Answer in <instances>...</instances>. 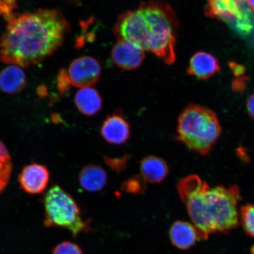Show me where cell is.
Instances as JSON below:
<instances>
[{"label":"cell","mask_w":254,"mask_h":254,"mask_svg":"<svg viewBox=\"0 0 254 254\" xmlns=\"http://www.w3.org/2000/svg\"><path fill=\"white\" fill-rule=\"evenodd\" d=\"M140 171L146 183L160 184L168 176L169 167L163 159L150 155L141 160Z\"/></svg>","instance_id":"4fadbf2b"},{"label":"cell","mask_w":254,"mask_h":254,"mask_svg":"<svg viewBox=\"0 0 254 254\" xmlns=\"http://www.w3.org/2000/svg\"><path fill=\"white\" fill-rule=\"evenodd\" d=\"M205 14L225 22L238 33L248 36L254 30V15L243 0H208Z\"/></svg>","instance_id":"8992f818"},{"label":"cell","mask_w":254,"mask_h":254,"mask_svg":"<svg viewBox=\"0 0 254 254\" xmlns=\"http://www.w3.org/2000/svg\"><path fill=\"white\" fill-rule=\"evenodd\" d=\"M101 134L111 144L123 145L128 140L131 130L122 111L117 110L108 116L101 126Z\"/></svg>","instance_id":"9c48e42d"},{"label":"cell","mask_w":254,"mask_h":254,"mask_svg":"<svg viewBox=\"0 0 254 254\" xmlns=\"http://www.w3.org/2000/svg\"><path fill=\"white\" fill-rule=\"evenodd\" d=\"M230 68L232 72L236 76H241L244 75L246 72V69L244 66L234 62H231L229 64Z\"/></svg>","instance_id":"cb8c5ba5"},{"label":"cell","mask_w":254,"mask_h":254,"mask_svg":"<svg viewBox=\"0 0 254 254\" xmlns=\"http://www.w3.org/2000/svg\"><path fill=\"white\" fill-rule=\"evenodd\" d=\"M111 58L118 67L131 70L142 64L145 58V52L129 41L118 40L111 51Z\"/></svg>","instance_id":"ba28073f"},{"label":"cell","mask_w":254,"mask_h":254,"mask_svg":"<svg viewBox=\"0 0 254 254\" xmlns=\"http://www.w3.org/2000/svg\"><path fill=\"white\" fill-rule=\"evenodd\" d=\"M57 86L62 95L65 94L71 87L65 69H62L57 77Z\"/></svg>","instance_id":"7402d4cb"},{"label":"cell","mask_w":254,"mask_h":254,"mask_svg":"<svg viewBox=\"0 0 254 254\" xmlns=\"http://www.w3.org/2000/svg\"><path fill=\"white\" fill-rule=\"evenodd\" d=\"M53 254H83V253L81 248L77 244L70 241H64L54 248Z\"/></svg>","instance_id":"ffe728a7"},{"label":"cell","mask_w":254,"mask_h":254,"mask_svg":"<svg viewBox=\"0 0 254 254\" xmlns=\"http://www.w3.org/2000/svg\"><path fill=\"white\" fill-rule=\"evenodd\" d=\"M105 158H106V163L109 164V166L117 172H120L125 167L128 157L126 156L119 159H111L106 157Z\"/></svg>","instance_id":"603a6c76"},{"label":"cell","mask_w":254,"mask_h":254,"mask_svg":"<svg viewBox=\"0 0 254 254\" xmlns=\"http://www.w3.org/2000/svg\"><path fill=\"white\" fill-rule=\"evenodd\" d=\"M246 106L249 116L251 118L254 120V93L248 98Z\"/></svg>","instance_id":"d4e9b609"},{"label":"cell","mask_w":254,"mask_h":254,"mask_svg":"<svg viewBox=\"0 0 254 254\" xmlns=\"http://www.w3.org/2000/svg\"><path fill=\"white\" fill-rule=\"evenodd\" d=\"M146 183L140 176H136L130 179L123 184L122 190L124 191L134 193V194H142L145 193Z\"/></svg>","instance_id":"d6986e66"},{"label":"cell","mask_w":254,"mask_h":254,"mask_svg":"<svg viewBox=\"0 0 254 254\" xmlns=\"http://www.w3.org/2000/svg\"><path fill=\"white\" fill-rule=\"evenodd\" d=\"M44 225L48 228H65L74 237L91 230L90 221L82 219L74 199L58 186L48 190L44 197Z\"/></svg>","instance_id":"5b68a950"},{"label":"cell","mask_w":254,"mask_h":254,"mask_svg":"<svg viewBox=\"0 0 254 254\" xmlns=\"http://www.w3.org/2000/svg\"><path fill=\"white\" fill-rule=\"evenodd\" d=\"M241 224L249 236L254 238V204H246L240 209Z\"/></svg>","instance_id":"ac0fdd59"},{"label":"cell","mask_w":254,"mask_h":254,"mask_svg":"<svg viewBox=\"0 0 254 254\" xmlns=\"http://www.w3.org/2000/svg\"><path fill=\"white\" fill-rule=\"evenodd\" d=\"M75 103L79 112L87 116H93L102 108L103 101L98 91L90 87L81 88L75 96Z\"/></svg>","instance_id":"2e32d148"},{"label":"cell","mask_w":254,"mask_h":254,"mask_svg":"<svg viewBox=\"0 0 254 254\" xmlns=\"http://www.w3.org/2000/svg\"><path fill=\"white\" fill-rule=\"evenodd\" d=\"M26 84V75L20 66L11 65L0 72V88L5 93H20Z\"/></svg>","instance_id":"9a60e30c"},{"label":"cell","mask_w":254,"mask_h":254,"mask_svg":"<svg viewBox=\"0 0 254 254\" xmlns=\"http://www.w3.org/2000/svg\"><path fill=\"white\" fill-rule=\"evenodd\" d=\"M220 71L217 58L205 52H197L190 59L187 72L200 79H207Z\"/></svg>","instance_id":"8fae6325"},{"label":"cell","mask_w":254,"mask_h":254,"mask_svg":"<svg viewBox=\"0 0 254 254\" xmlns=\"http://www.w3.org/2000/svg\"><path fill=\"white\" fill-rule=\"evenodd\" d=\"M170 238L173 245L181 250H187L200 240L194 225L186 221L174 222L170 229Z\"/></svg>","instance_id":"7c38bea8"},{"label":"cell","mask_w":254,"mask_h":254,"mask_svg":"<svg viewBox=\"0 0 254 254\" xmlns=\"http://www.w3.org/2000/svg\"><path fill=\"white\" fill-rule=\"evenodd\" d=\"M71 86L83 88L96 83L101 74L98 60L90 56H82L73 61L66 69Z\"/></svg>","instance_id":"52a82bcc"},{"label":"cell","mask_w":254,"mask_h":254,"mask_svg":"<svg viewBox=\"0 0 254 254\" xmlns=\"http://www.w3.org/2000/svg\"><path fill=\"white\" fill-rule=\"evenodd\" d=\"M221 131L220 122L214 111L190 104L179 117L176 138L190 150L206 155L220 138Z\"/></svg>","instance_id":"277c9868"},{"label":"cell","mask_w":254,"mask_h":254,"mask_svg":"<svg viewBox=\"0 0 254 254\" xmlns=\"http://www.w3.org/2000/svg\"><path fill=\"white\" fill-rule=\"evenodd\" d=\"M246 78L245 77L237 79L233 84L234 90L239 92H241V90H244L246 87Z\"/></svg>","instance_id":"484cf974"},{"label":"cell","mask_w":254,"mask_h":254,"mask_svg":"<svg viewBox=\"0 0 254 254\" xmlns=\"http://www.w3.org/2000/svg\"><path fill=\"white\" fill-rule=\"evenodd\" d=\"M79 184L82 189L90 192H97L106 187L108 181L106 171L97 165L89 164L81 171Z\"/></svg>","instance_id":"5bb4252c"},{"label":"cell","mask_w":254,"mask_h":254,"mask_svg":"<svg viewBox=\"0 0 254 254\" xmlns=\"http://www.w3.org/2000/svg\"><path fill=\"white\" fill-rule=\"evenodd\" d=\"M17 8L16 0H0V18L7 20Z\"/></svg>","instance_id":"44dd1931"},{"label":"cell","mask_w":254,"mask_h":254,"mask_svg":"<svg viewBox=\"0 0 254 254\" xmlns=\"http://www.w3.org/2000/svg\"><path fill=\"white\" fill-rule=\"evenodd\" d=\"M179 28V21L168 3L150 0L121 14L113 32L118 40L129 41L172 65L176 60Z\"/></svg>","instance_id":"7a4b0ae2"},{"label":"cell","mask_w":254,"mask_h":254,"mask_svg":"<svg viewBox=\"0 0 254 254\" xmlns=\"http://www.w3.org/2000/svg\"><path fill=\"white\" fill-rule=\"evenodd\" d=\"M50 174L43 165L32 164L25 166L19 176L21 187L30 194H39L46 189Z\"/></svg>","instance_id":"30bf717a"},{"label":"cell","mask_w":254,"mask_h":254,"mask_svg":"<svg viewBox=\"0 0 254 254\" xmlns=\"http://www.w3.org/2000/svg\"><path fill=\"white\" fill-rule=\"evenodd\" d=\"M0 36V60L20 67L34 66L52 56L62 45L70 25L56 9L15 12Z\"/></svg>","instance_id":"6da1fadb"},{"label":"cell","mask_w":254,"mask_h":254,"mask_svg":"<svg viewBox=\"0 0 254 254\" xmlns=\"http://www.w3.org/2000/svg\"><path fill=\"white\" fill-rule=\"evenodd\" d=\"M243 1H246V0H243Z\"/></svg>","instance_id":"f1b7e54d"},{"label":"cell","mask_w":254,"mask_h":254,"mask_svg":"<svg viewBox=\"0 0 254 254\" xmlns=\"http://www.w3.org/2000/svg\"><path fill=\"white\" fill-rule=\"evenodd\" d=\"M177 189L200 240L238 227L241 195L236 185L211 187L197 175H190L179 181Z\"/></svg>","instance_id":"3957f363"},{"label":"cell","mask_w":254,"mask_h":254,"mask_svg":"<svg viewBox=\"0 0 254 254\" xmlns=\"http://www.w3.org/2000/svg\"><path fill=\"white\" fill-rule=\"evenodd\" d=\"M247 2L250 8L254 12V0H247Z\"/></svg>","instance_id":"83f0119b"},{"label":"cell","mask_w":254,"mask_h":254,"mask_svg":"<svg viewBox=\"0 0 254 254\" xmlns=\"http://www.w3.org/2000/svg\"><path fill=\"white\" fill-rule=\"evenodd\" d=\"M12 168L10 155L4 144L0 141V193L8 185Z\"/></svg>","instance_id":"e0dca14e"},{"label":"cell","mask_w":254,"mask_h":254,"mask_svg":"<svg viewBox=\"0 0 254 254\" xmlns=\"http://www.w3.org/2000/svg\"><path fill=\"white\" fill-rule=\"evenodd\" d=\"M46 93V88L44 89L43 88V87L41 89L39 88V92H38V94H39V95H40L41 97L45 96Z\"/></svg>","instance_id":"4316f807"}]
</instances>
